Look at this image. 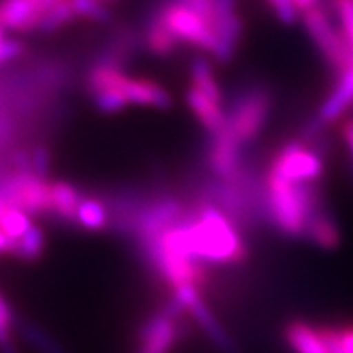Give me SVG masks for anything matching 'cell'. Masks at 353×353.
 Here are the masks:
<instances>
[{"instance_id": "obj_1", "label": "cell", "mask_w": 353, "mask_h": 353, "mask_svg": "<svg viewBox=\"0 0 353 353\" xmlns=\"http://www.w3.org/2000/svg\"><path fill=\"white\" fill-rule=\"evenodd\" d=\"M185 250L203 264L235 265L248 259V246L237 223L210 203L187 206L178 224Z\"/></svg>"}, {"instance_id": "obj_2", "label": "cell", "mask_w": 353, "mask_h": 353, "mask_svg": "<svg viewBox=\"0 0 353 353\" xmlns=\"http://www.w3.org/2000/svg\"><path fill=\"white\" fill-rule=\"evenodd\" d=\"M323 197L318 181H291L273 172L264 176L265 221L289 239H305L312 206Z\"/></svg>"}, {"instance_id": "obj_3", "label": "cell", "mask_w": 353, "mask_h": 353, "mask_svg": "<svg viewBox=\"0 0 353 353\" xmlns=\"http://www.w3.org/2000/svg\"><path fill=\"white\" fill-rule=\"evenodd\" d=\"M273 110V95L268 85L250 83L241 88L224 103L226 128L242 143L255 142L268 125Z\"/></svg>"}, {"instance_id": "obj_4", "label": "cell", "mask_w": 353, "mask_h": 353, "mask_svg": "<svg viewBox=\"0 0 353 353\" xmlns=\"http://www.w3.org/2000/svg\"><path fill=\"white\" fill-rule=\"evenodd\" d=\"M303 26L312 38L314 45L318 47L319 54L327 61L328 68L336 77L343 72L350 70L353 65L352 49L345 32L337 22L336 13L332 9L330 2H319L318 6L310 8L309 11L301 13Z\"/></svg>"}, {"instance_id": "obj_5", "label": "cell", "mask_w": 353, "mask_h": 353, "mask_svg": "<svg viewBox=\"0 0 353 353\" xmlns=\"http://www.w3.org/2000/svg\"><path fill=\"white\" fill-rule=\"evenodd\" d=\"M148 14L160 18L163 26L174 34V38L181 45L187 43L214 56L217 38H215L214 26L208 18L172 0H154Z\"/></svg>"}, {"instance_id": "obj_6", "label": "cell", "mask_w": 353, "mask_h": 353, "mask_svg": "<svg viewBox=\"0 0 353 353\" xmlns=\"http://www.w3.org/2000/svg\"><path fill=\"white\" fill-rule=\"evenodd\" d=\"M0 197L4 199L6 206L26 212L29 217H50V181L36 176L34 172L13 170L9 174L0 176Z\"/></svg>"}, {"instance_id": "obj_7", "label": "cell", "mask_w": 353, "mask_h": 353, "mask_svg": "<svg viewBox=\"0 0 353 353\" xmlns=\"http://www.w3.org/2000/svg\"><path fill=\"white\" fill-rule=\"evenodd\" d=\"M268 170L291 181H318L323 176L325 163L318 151L301 140H291L274 152Z\"/></svg>"}, {"instance_id": "obj_8", "label": "cell", "mask_w": 353, "mask_h": 353, "mask_svg": "<svg viewBox=\"0 0 353 353\" xmlns=\"http://www.w3.org/2000/svg\"><path fill=\"white\" fill-rule=\"evenodd\" d=\"M185 310L170 298L160 312L152 314L140 328L139 353H170L179 339V319Z\"/></svg>"}, {"instance_id": "obj_9", "label": "cell", "mask_w": 353, "mask_h": 353, "mask_svg": "<svg viewBox=\"0 0 353 353\" xmlns=\"http://www.w3.org/2000/svg\"><path fill=\"white\" fill-rule=\"evenodd\" d=\"M178 303L183 307V310H187L190 316H192L194 321L199 325V328L203 330L208 339L214 343V346L219 352L223 353H237V345L235 341L230 337V334L223 328V325L219 323V319L215 318L212 310L208 309V305L205 303V300L201 298V292L197 287L185 285L178 287L172 291Z\"/></svg>"}, {"instance_id": "obj_10", "label": "cell", "mask_w": 353, "mask_h": 353, "mask_svg": "<svg viewBox=\"0 0 353 353\" xmlns=\"http://www.w3.org/2000/svg\"><path fill=\"white\" fill-rule=\"evenodd\" d=\"M244 145L224 128L215 134H208L206 143V167L217 179H235L244 170Z\"/></svg>"}, {"instance_id": "obj_11", "label": "cell", "mask_w": 353, "mask_h": 353, "mask_svg": "<svg viewBox=\"0 0 353 353\" xmlns=\"http://www.w3.org/2000/svg\"><path fill=\"white\" fill-rule=\"evenodd\" d=\"M47 0H0V27L4 31H38Z\"/></svg>"}, {"instance_id": "obj_12", "label": "cell", "mask_w": 353, "mask_h": 353, "mask_svg": "<svg viewBox=\"0 0 353 353\" xmlns=\"http://www.w3.org/2000/svg\"><path fill=\"white\" fill-rule=\"evenodd\" d=\"M305 239L321 250L332 251L339 248L341 230L337 226V221L334 219V215L328 212L325 197H321L310 210L307 228H305Z\"/></svg>"}, {"instance_id": "obj_13", "label": "cell", "mask_w": 353, "mask_h": 353, "mask_svg": "<svg viewBox=\"0 0 353 353\" xmlns=\"http://www.w3.org/2000/svg\"><path fill=\"white\" fill-rule=\"evenodd\" d=\"M190 112L196 115L199 124L203 125L208 134H215L226 128V112H224V104L217 103L208 95H205L201 90L196 86H188L187 94H185Z\"/></svg>"}, {"instance_id": "obj_14", "label": "cell", "mask_w": 353, "mask_h": 353, "mask_svg": "<svg viewBox=\"0 0 353 353\" xmlns=\"http://www.w3.org/2000/svg\"><path fill=\"white\" fill-rule=\"evenodd\" d=\"M337 83L318 110V119L325 125L339 121L353 104V67L336 77Z\"/></svg>"}, {"instance_id": "obj_15", "label": "cell", "mask_w": 353, "mask_h": 353, "mask_svg": "<svg viewBox=\"0 0 353 353\" xmlns=\"http://www.w3.org/2000/svg\"><path fill=\"white\" fill-rule=\"evenodd\" d=\"M81 197L83 194L76 185L68 183L65 179L50 181V199H52L50 217L67 226H76V214Z\"/></svg>"}, {"instance_id": "obj_16", "label": "cell", "mask_w": 353, "mask_h": 353, "mask_svg": "<svg viewBox=\"0 0 353 353\" xmlns=\"http://www.w3.org/2000/svg\"><path fill=\"white\" fill-rule=\"evenodd\" d=\"M283 337L294 353H330L319 328L303 319H292L283 328Z\"/></svg>"}, {"instance_id": "obj_17", "label": "cell", "mask_w": 353, "mask_h": 353, "mask_svg": "<svg viewBox=\"0 0 353 353\" xmlns=\"http://www.w3.org/2000/svg\"><path fill=\"white\" fill-rule=\"evenodd\" d=\"M142 45L148 52H151L157 58H169L179 49V41L174 34L163 26L160 18L145 14L142 27Z\"/></svg>"}, {"instance_id": "obj_18", "label": "cell", "mask_w": 353, "mask_h": 353, "mask_svg": "<svg viewBox=\"0 0 353 353\" xmlns=\"http://www.w3.org/2000/svg\"><path fill=\"white\" fill-rule=\"evenodd\" d=\"M76 226L86 230V232H101V230L108 228L110 226V212H108L104 199L83 194L79 206H77Z\"/></svg>"}, {"instance_id": "obj_19", "label": "cell", "mask_w": 353, "mask_h": 353, "mask_svg": "<svg viewBox=\"0 0 353 353\" xmlns=\"http://www.w3.org/2000/svg\"><path fill=\"white\" fill-rule=\"evenodd\" d=\"M188 74H190V85L196 86L197 90H201L203 94L217 101V103H226L223 90H221L219 83L215 79L214 67H212L210 59L205 58V56H199V54L194 56L190 63H188Z\"/></svg>"}, {"instance_id": "obj_20", "label": "cell", "mask_w": 353, "mask_h": 353, "mask_svg": "<svg viewBox=\"0 0 353 353\" xmlns=\"http://www.w3.org/2000/svg\"><path fill=\"white\" fill-rule=\"evenodd\" d=\"M17 334L31 346L36 353H68L65 346L59 345L58 341L49 336L43 328L26 319H17Z\"/></svg>"}, {"instance_id": "obj_21", "label": "cell", "mask_w": 353, "mask_h": 353, "mask_svg": "<svg viewBox=\"0 0 353 353\" xmlns=\"http://www.w3.org/2000/svg\"><path fill=\"white\" fill-rule=\"evenodd\" d=\"M43 251H45V233L38 224L32 223L31 228L27 230L22 237L14 241L11 256L22 260V262H27V264H32V262H38V260L43 256Z\"/></svg>"}, {"instance_id": "obj_22", "label": "cell", "mask_w": 353, "mask_h": 353, "mask_svg": "<svg viewBox=\"0 0 353 353\" xmlns=\"http://www.w3.org/2000/svg\"><path fill=\"white\" fill-rule=\"evenodd\" d=\"M72 20H76L72 0H47V8H45V13L38 26V32L52 34L61 27L68 26Z\"/></svg>"}, {"instance_id": "obj_23", "label": "cell", "mask_w": 353, "mask_h": 353, "mask_svg": "<svg viewBox=\"0 0 353 353\" xmlns=\"http://www.w3.org/2000/svg\"><path fill=\"white\" fill-rule=\"evenodd\" d=\"M76 18H83L99 26H112L113 11L101 0H72Z\"/></svg>"}, {"instance_id": "obj_24", "label": "cell", "mask_w": 353, "mask_h": 353, "mask_svg": "<svg viewBox=\"0 0 353 353\" xmlns=\"http://www.w3.org/2000/svg\"><path fill=\"white\" fill-rule=\"evenodd\" d=\"M17 328V316L13 307L0 292V353H20L13 341V332Z\"/></svg>"}, {"instance_id": "obj_25", "label": "cell", "mask_w": 353, "mask_h": 353, "mask_svg": "<svg viewBox=\"0 0 353 353\" xmlns=\"http://www.w3.org/2000/svg\"><path fill=\"white\" fill-rule=\"evenodd\" d=\"M32 226L31 217L26 214V212L13 208V206H6L4 214H2V219H0V230L11 237L13 241L20 239L27 230Z\"/></svg>"}, {"instance_id": "obj_26", "label": "cell", "mask_w": 353, "mask_h": 353, "mask_svg": "<svg viewBox=\"0 0 353 353\" xmlns=\"http://www.w3.org/2000/svg\"><path fill=\"white\" fill-rule=\"evenodd\" d=\"M269 9L273 11L274 17L285 26H292L298 20V9L292 0H265Z\"/></svg>"}, {"instance_id": "obj_27", "label": "cell", "mask_w": 353, "mask_h": 353, "mask_svg": "<svg viewBox=\"0 0 353 353\" xmlns=\"http://www.w3.org/2000/svg\"><path fill=\"white\" fill-rule=\"evenodd\" d=\"M50 163H52V154H50L47 145H36L31 151V167L32 172L40 178H47L50 170Z\"/></svg>"}, {"instance_id": "obj_28", "label": "cell", "mask_w": 353, "mask_h": 353, "mask_svg": "<svg viewBox=\"0 0 353 353\" xmlns=\"http://www.w3.org/2000/svg\"><path fill=\"white\" fill-rule=\"evenodd\" d=\"M319 332H321L323 339H325V343H327L328 352L330 353H350L348 348L345 346V343H343V339H341L339 328L321 327L319 328Z\"/></svg>"}, {"instance_id": "obj_29", "label": "cell", "mask_w": 353, "mask_h": 353, "mask_svg": "<svg viewBox=\"0 0 353 353\" xmlns=\"http://www.w3.org/2000/svg\"><path fill=\"white\" fill-rule=\"evenodd\" d=\"M341 134L346 142V148L350 152V161H352V170H353V117H348L343 125H341Z\"/></svg>"}, {"instance_id": "obj_30", "label": "cell", "mask_w": 353, "mask_h": 353, "mask_svg": "<svg viewBox=\"0 0 353 353\" xmlns=\"http://www.w3.org/2000/svg\"><path fill=\"white\" fill-rule=\"evenodd\" d=\"M341 339L345 343V346L348 348L350 353H353V325H345V327H339Z\"/></svg>"}, {"instance_id": "obj_31", "label": "cell", "mask_w": 353, "mask_h": 353, "mask_svg": "<svg viewBox=\"0 0 353 353\" xmlns=\"http://www.w3.org/2000/svg\"><path fill=\"white\" fill-rule=\"evenodd\" d=\"M14 241L11 237H8L2 230H0V256L9 255L11 256V251H13Z\"/></svg>"}, {"instance_id": "obj_32", "label": "cell", "mask_w": 353, "mask_h": 353, "mask_svg": "<svg viewBox=\"0 0 353 353\" xmlns=\"http://www.w3.org/2000/svg\"><path fill=\"white\" fill-rule=\"evenodd\" d=\"M292 2H294L298 13H305V11H309L310 8L318 6L319 2H323V0H292Z\"/></svg>"}, {"instance_id": "obj_33", "label": "cell", "mask_w": 353, "mask_h": 353, "mask_svg": "<svg viewBox=\"0 0 353 353\" xmlns=\"http://www.w3.org/2000/svg\"><path fill=\"white\" fill-rule=\"evenodd\" d=\"M4 210H6V203H4V199L0 197V219H2V214H4Z\"/></svg>"}, {"instance_id": "obj_34", "label": "cell", "mask_w": 353, "mask_h": 353, "mask_svg": "<svg viewBox=\"0 0 353 353\" xmlns=\"http://www.w3.org/2000/svg\"><path fill=\"white\" fill-rule=\"evenodd\" d=\"M101 2H104V4H108V2H117V0H101Z\"/></svg>"}, {"instance_id": "obj_35", "label": "cell", "mask_w": 353, "mask_h": 353, "mask_svg": "<svg viewBox=\"0 0 353 353\" xmlns=\"http://www.w3.org/2000/svg\"><path fill=\"white\" fill-rule=\"evenodd\" d=\"M352 67H353V65H352Z\"/></svg>"}]
</instances>
